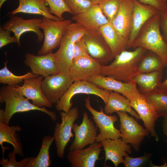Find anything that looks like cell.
Instances as JSON below:
<instances>
[{
	"label": "cell",
	"mask_w": 167,
	"mask_h": 167,
	"mask_svg": "<svg viewBox=\"0 0 167 167\" xmlns=\"http://www.w3.org/2000/svg\"><path fill=\"white\" fill-rule=\"evenodd\" d=\"M158 88L161 89H167V78L164 82H161Z\"/></svg>",
	"instance_id": "44"
},
{
	"label": "cell",
	"mask_w": 167,
	"mask_h": 167,
	"mask_svg": "<svg viewBox=\"0 0 167 167\" xmlns=\"http://www.w3.org/2000/svg\"><path fill=\"white\" fill-rule=\"evenodd\" d=\"M11 32L3 29L2 26L0 27V48L9 44L15 43L19 45V42L16 37L14 36H11L10 34Z\"/></svg>",
	"instance_id": "39"
},
{
	"label": "cell",
	"mask_w": 167,
	"mask_h": 167,
	"mask_svg": "<svg viewBox=\"0 0 167 167\" xmlns=\"http://www.w3.org/2000/svg\"><path fill=\"white\" fill-rule=\"evenodd\" d=\"M16 154L15 151L13 150L8 153V158L5 159L2 157L0 161L1 165L3 167H32L35 157H28L17 161L15 158Z\"/></svg>",
	"instance_id": "34"
},
{
	"label": "cell",
	"mask_w": 167,
	"mask_h": 167,
	"mask_svg": "<svg viewBox=\"0 0 167 167\" xmlns=\"http://www.w3.org/2000/svg\"><path fill=\"white\" fill-rule=\"evenodd\" d=\"M101 65L90 55L73 60L69 74L74 81L100 75Z\"/></svg>",
	"instance_id": "17"
},
{
	"label": "cell",
	"mask_w": 167,
	"mask_h": 167,
	"mask_svg": "<svg viewBox=\"0 0 167 167\" xmlns=\"http://www.w3.org/2000/svg\"><path fill=\"white\" fill-rule=\"evenodd\" d=\"M18 6L11 11L8 12L7 15L9 17L19 13L38 15L55 21L61 20L50 12L49 8L44 0H19Z\"/></svg>",
	"instance_id": "25"
},
{
	"label": "cell",
	"mask_w": 167,
	"mask_h": 167,
	"mask_svg": "<svg viewBox=\"0 0 167 167\" xmlns=\"http://www.w3.org/2000/svg\"><path fill=\"white\" fill-rule=\"evenodd\" d=\"M134 0H122L119 10L111 24L128 42L132 21Z\"/></svg>",
	"instance_id": "22"
},
{
	"label": "cell",
	"mask_w": 167,
	"mask_h": 167,
	"mask_svg": "<svg viewBox=\"0 0 167 167\" xmlns=\"http://www.w3.org/2000/svg\"><path fill=\"white\" fill-rule=\"evenodd\" d=\"M159 11L153 6L142 3L138 0H134L132 24L127 49L131 48L134 41L147 21Z\"/></svg>",
	"instance_id": "18"
},
{
	"label": "cell",
	"mask_w": 167,
	"mask_h": 167,
	"mask_svg": "<svg viewBox=\"0 0 167 167\" xmlns=\"http://www.w3.org/2000/svg\"><path fill=\"white\" fill-rule=\"evenodd\" d=\"M117 113L119 117V130L122 140L130 144L135 151H139L142 142L146 136L149 137V133L127 112L118 111Z\"/></svg>",
	"instance_id": "8"
},
{
	"label": "cell",
	"mask_w": 167,
	"mask_h": 167,
	"mask_svg": "<svg viewBox=\"0 0 167 167\" xmlns=\"http://www.w3.org/2000/svg\"><path fill=\"white\" fill-rule=\"evenodd\" d=\"M88 55L87 47L83 38L74 43L73 60Z\"/></svg>",
	"instance_id": "40"
},
{
	"label": "cell",
	"mask_w": 167,
	"mask_h": 167,
	"mask_svg": "<svg viewBox=\"0 0 167 167\" xmlns=\"http://www.w3.org/2000/svg\"><path fill=\"white\" fill-rule=\"evenodd\" d=\"M88 31L85 27L76 22L71 23L67 28L65 33L74 44L83 38Z\"/></svg>",
	"instance_id": "35"
},
{
	"label": "cell",
	"mask_w": 167,
	"mask_h": 167,
	"mask_svg": "<svg viewBox=\"0 0 167 167\" xmlns=\"http://www.w3.org/2000/svg\"><path fill=\"white\" fill-rule=\"evenodd\" d=\"M74 82L69 74L60 73L46 76L42 81V91L50 103L56 104Z\"/></svg>",
	"instance_id": "9"
},
{
	"label": "cell",
	"mask_w": 167,
	"mask_h": 167,
	"mask_svg": "<svg viewBox=\"0 0 167 167\" xmlns=\"http://www.w3.org/2000/svg\"><path fill=\"white\" fill-rule=\"evenodd\" d=\"M53 52L41 55H36L30 53L25 55L24 62L29 67L33 74L44 77L60 73L54 61Z\"/></svg>",
	"instance_id": "19"
},
{
	"label": "cell",
	"mask_w": 167,
	"mask_h": 167,
	"mask_svg": "<svg viewBox=\"0 0 167 167\" xmlns=\"http://www.w3.org/2000/svg\"><path fill=\"white\" fill-rule=\"evenodd\" d=\"M0 102L5 103V109H0V120L6 124L9 125L13 115L18 112L32 110H38L48 115L53 121L57 118L56 113L45 107H37L29 101V100L21 94L14 86H3L0 88Z\"/></svg>",
	"instance_id": "2"
},
{
	"label": "cell",
	"mask_w": 167,
	"mask_h": 167,
	"mask_svg": "<svg viewBox=\"0 0 167 167\" xmlns=\"http://www.w3.org/2000/svg\"><path fill=\"white\" fill-rule=\"evenodd\" d=\"M160 26L162 32V36L167 44V10L159 11Z\"/></svg>",
	"instance_id": "41"
},
{
	"label": "cell",
	"mask_w": 167,
	"mask_h": 167,
	"mask_svg": "<svg viewBox=\"0 0 167 167\" xmlns=\"http://www.w3.org/2000/svg\"><path fill=\"white\" fill-rule=\"evenodd\" d=\"M110 91L103 89L87 80L74 81L67 91L56 104L55 108L59 111L67 112L73 105L71 99L79 94H92L101 98L105 104L108 101Z\"/></svg>",
	"instance_id": "5"
},
{
	"label": "cell",
	"mask_w": 167,
	"mask_h": 167,
	"mask_svg": "<svg viewBox=\"0 0 167 167\" xmlns=\"http://www.w3.org/2000/svg\"><path fill=\"white\" fill-rule=\"evenodd\" d=\"M61 122H56L53 136L56 147V154L59 158H64L65 150L71 138L74 135L72 132L73 125L79 117V111L77 107L71 108L67 112H60Z\"/></svg>",
	"instance_id": "6"
},
{
	"label": "cell",
	"mask_w": 167,
	"mask_h": 167,
	"mask_svg": "<svg viewBox=\"0 0 167 167\" xmlns=\"http://www.w3.org/2000/svg\"><path fill=\"white\" fill-rule=\"evenodd\" d=\"M142 3L151 5L160 11L167 10V2L162 0H138Z\"/></svg>",
	"instance_id": "42"
},
{
	"label": "cell",
	"mask_w": 167,
	"mask_h": 167,
	"mask_svg": "<svg viewBox=\"0 0 167 167\" xmlns=\"http://www.w3.org/2000/svg\"><path fill=\"white\" fill-rule=\"evenodd\" d=\"M72 19L82 25L89 31L100 33V29L109 22L98 4L93 5L83 13L73 15Z\"/></svg>",
	"instance_id": "21"
},
{
	"label": "cell",
	"mask_w": 167,
	"mask_h": 167,
	"mask_svg": "<svg viewBox=\"0 0 167 167\" xmlns=\"http://www.w3.org/2000/svg\"><path fill=\"white\" fill-rule=\"evenodd\" d=\"M74 44L65 33L59 48L54 53L56 67L60 73L68 74L74 58Z\"/></svg>",
	"instance_id": "23"
},
{
	"label": "cell",
	"mask_w": 167,
	"mask_h": 167,
	"mask_svg": "<svg viewBox=\"0 0 167 167\" xmlns=\"http://www.w3.org/2000/svg\"><path fill=\"white\" fill-rule=\"evenodd\" d=\"M104 107V112L107 114L111 115L113 113L123 111L130 113L137 119H141L135 110L130 105V101L119 93L110 91L107 103Z\"/></svg>",
	"instance_id": "28"
},
{
	"label": "cell",
	"mask_w": 167,
	"mask_h": 167,
	"mask_svg": "<svg viewBox=\"0 0 167 167\" xmlns=\"http://www.w3.org/2000/svg\"><path fill=\"white\" fill-rule=\"evenodd\" d=\"M97 128L94 121L89 118L87 113L83 112L82 122L80 125L74 123L72 130L74 139L69 148V151L82 149L96 142Z\"/></svg>",
	"instance_id": "10"
},
{
	"label": "cell",
	"mask_w": 167,
	"mask_h": 167,
	"mask_svg": "<svg viewBox=\"0 0 167 167\" xmlns=\"http://www.w3.org/2000/svg\"><path fill=\"white\" fill-rule=\"evenodd\" d=\"M164 1L167 2V0H162Z\"/></svg>",
	"instance_id": "47"
},
{
	"label": "cell",
	"mask_w": 167,
	"mask_h": 167,
	"mask_svg": "<svg viewBox=\"0 0 167 167\" xmlns=\"http://www.w3.org/2000/svg\"><path fill=\"white\" fill-rule=\"evenodd\" d=\"M89 55L101 65H105L114 57L101 33L89 31L83 37Z\"/></svg>",
	"instance_id": "12"
},
{
	"label": "cell",
	"mask_w": 167,
	"mask_h": 167,
	"mask_svg": "<svg viewBox=\"0 0 167 167\" xmlns=\"http://www.w3.org/2000/svg\"><path fill=\"white\" fill-rule=\"evenodd\" d=\"M93 4H98L100 2L103 0H91Z\"/></svg>",
	"instance_id": "45"
},
{
	"label": "cell",
	"mask_w": 167,
	"mask_h": 167,
	"mask_svg": "<svg viewBox=\"0 0 167 167\" xmlns=\"http://www.w3.org/2000/svg\"><path fill=\"white\" fill-rule=\"evenodd\" d=\"M4 23L2 27L3 29L13 32L19 42V47L21 46L20 39L21 36L25 32H32L36 34L38 42L44 39V33L40 30V26L42 18L24 19L22 17L13 15Z\"/></svg>",
	"instance_id": "13"
},
{
	"label": "cell",
	"mask_w": 167,
	"mask_h": 167,
	"mask_svg": "<svg viewBox=\"0 0 167 167\" xmlns=\"http://www.w3.org/2000/svg\"><path fill=\"white\" fill-rule=\"evenodd\" d=\"M49 6L50 13L54 14L61 20H64L63 14L67 12L72 14V12L63 0H44Z\"/></svg>",
	"instance_id": "37"
},
{
	"label": "cell",
	"mask_w": 167,
	"mask_h": 167,
	"mask_svg": "<svg viewBox=\"0 0 167 167\" xmlns=\"http://www.w3.org/2000/svg\"><path fill=\"white\" fill-rule=\"evenodd\" d=\"M71 23L70 19L55 21L42 16L40 28L44 32V42L38 51V55L52 53L54 49L59 47L67 28Z\"/></svg>",
	"instance_id": "4"
},
{
	"label": "cell",
	"mask_w": 167,
	"mask_h": 167,
	"mask_svg": "<svg viewBox=\"0 0 167 167\" xmlns=\"http://www.w3.org/2000/svg\"><path fill=\"white\" fill-rule=\"evenodd\" d=\"M163 70L145 73H139L133 80L138 85L140 93L146 96L158 89L161 83Z\"/></svg>",
	"instance_id": "27"
},
{
	"label": "cell",
	"mask_w": 167,
	"mask_h": 167,
	"mask_svg": "<svg viewBox=\"0 0 167 167\" xmlns=\"http://www.w3.org/2000/svg\"><path fill=\"white\" fill-rule=\"evenodd\" d=\"M164 67L161 58L156 54L148 51L140 63L138 73L163 70Z\"/></svg>",
	"instance_id": "30"
},
{
	"label": "cell",
	"mask_w": 167,
	"mask_h": 167,
	"mask_svg": "<svg viewBox=\"0 0 167 167\" xmlns=\"http://www.w3.org/2000/svg\"><path fill=\"white\" fill-rule=\"evenodd\" d=\"M148 51L140 47L132 51L124 50L109 64L101 65L100 75L125 83L133 81L134 77L138 74L141 61Z\"/></svg>",
	"instance_id": "1"
},
{
	"label": "cell",
	"mask_w": 167,
	"mask_h": 167,
	"mask_svg": "<svg viewBox=\"0 0 167 167\" xmlns=\"http://www.w3.org/2000/svg\"><path fill=\"white\" fill-rule=\"evenodd\" d=\"M7 0H0V8H1L4 3Z\"/></svg>",
	"instance_id": "46"
},
{
	"label": "cell",
	"mask_w": 167,
	"mask_h": 167,
	"mask_svg": "<svg viewBox=\"0 0 167 167\" xmlns=\"http://www.w3.org/2000/svg\"><path fill=\"white\" fill-rule=\"evenodd\" d=\"M151 153H145L140 157H132L127 155L124 157L123 164L126 167H139L145 163L152 156Z\"/></svg>",
	"instance_id": "38"
},
{
	"label": "cell",
	"mask_w": 167,
	"mask_h": 167,
	"mask_svg": "<svg viewBox=\"0 0 167 167\" xmlns=\"http://www.w3.org/2000/svg\"><path fill=\"white\" fill-rule=\"evenodd\" d=\"M21 130V127L19 126H9L3 123L0 120V144L2 148V157H4L5 150L10 149L8 147L3 146V143L4 142L11 144L16 154L24 156L22 144L18 133Z\"/></svg>",
	"instance_id": "24"
},
{
	"label": "cell",
	"mask_w": 167,
	"mask_h": 167,
	"mask_svg": "<svg viewBox=\"0 0 167 167\" xmlns=\"http://www.w3.org/2000/svg\"><path fill=\"white\" fill-rule=\"evenodd\" d=\"M7 60L4 62V66L0 70V83L8 86L18 85L23 82L26 79L34 78L39 75L33 74L32 72H28L21 75H16L11 71L7 68Z\"/></svg>",
	"instance_id": "32"
},
{
	"label": "cell",
	"mask_w": 167,
	"mask_h": 167,
	"mask_svg": "<svg viewBox=\"0 0 167 167\" xmlns=\"http://www.w3.org/2000/svg\"><path fill=\"white\" fill-rule=\"evenodd\" d=\"M44 77H37L27 79L24 80L21 85H14L15 88L28 100H31L32 103L39 107L51 108L50 103L44 94L42 88V81Z\"/></svg>",
	"instance_id": "15"
},
{
	"label": "cell",
	"mask_w": 167,
	"mask_h": 167,
	"mask_svg": "<svg viewBox=\"0 0 167 167\" xmlns=\"http://www.w3.org/2000/svg\"><path fill=\"white\" fill-rule=\"evenodd\" d=\"M87 80L103 89L118 92L130 101L142 95L134 81L125 83L101 75L92 77Z\"/></svg>",
	"instance_id": "11"
},
{
	"label": "cell",
	"mask_w": 167,
	"mask_h": 167,
	"mask_svg": "<svg viewBox=\"0 0 167 167\" xmlns=\"http://www.w3.org/2000/svg\"><path fill=\"white\" fill-rule=\"evenodd\" d=\"M84 105L92 115L95 125L99 130L100 133L97 135L96 142H100L105 139H116L121 137L120 130L116 129L114 125V122L118 121L117 116L106 114L100 106V111L94 109L91 105L89 97L85 99Z\"/></svg>",
	"instance_id": "7"
},
{
	"label": "cell",
	"mask_w": 167,
	"mask_h": 167,
	"mask_svg": "<svg viewBox=\"0 0 167 167\" xmlns=\"http://www.w3.org/2000/svg\"><path fill=\"white\" fill-rule=\"evenodd\" d=\"M159 12L149 18L140 29L131 46L152 52L162 59L165 67L167 66V44L160 30Z\"/></svg>",
	"instance_id": "3"
},
{
	"label": "cell",
	"mask_w": 167,
	"mask_h": 167,
	"mask_svg": "<svg viewBox=\"0 0 167 167\" xmlns=\"http://www.w3.org/2000/svg\"><path fill=\"white\" fill-rule=\"evenodd\" d=\"M164 118L163 123V131L164 134L167 136V117Z\"/></svg>",
	"instance_id": "43"
},
{
	"label": "cell",
	"mask_w": 167,
	"mask_h": 167,
	"mask_svg": "<svg viewBox=\"0 0 167 167\" xmlns=\"http://www.w3.org/2000/svg\"><path fill=\"white\" fill-rule=\"evenodd\" d=\"M122 0H103L98 4L109 22L112 23L117 15Z\"/></svg>",
	"instance_id": "33"
},
{
	"label": "cell",
	"mask_w": 167,
	"mask_h": 167,
	"mask_svg": "<svg viewBox=\"0 0 167 167\" xmlns=\"http://www.w3.org/2000/svg\"><path fill=\"white\" fill-rule=\"evenodd\" d=\"M145 96L153 105L159 117H167V89L158 88Z\"/></svg>",
	"instance_id": "29"
},
{
	"label": "cell",
	"mask_w": 167,
	"mask_h": 167,
	"mask_svg": "<svg viewBox=\"0 0 167 167\" xmlns=\"http://www.w3.org/2000/svg\"><path fill=\"white\" fill-rule=\"evenodd\" d=\"M100 32L110 49L114 58L127 49L128 41L109 22L103 25Z\"/></svg>",
	"instance_id": "26"
},
{
	"label": "cell",
	"mask_w": 167,
	"mask_h": 167,
	"mask_svg": "<svg viewBox=\"0 0 167 167\" xmlns=\"http://www.w3.org/2000/svg\"><path fill=\"white\" fill-rule=\"evenodd\" d=\"M54 140L53 136H45L43 137L41 148L34 159L32 167H48L50 165L51 161L49 150L52 143Z\"/></svg>",
	"instance_id": "31"
},
{
	"label": "cell",
	"mask_w": 167,
	"mask_h": 167,
	"mask_svg": "<svg viewBox=\"0 0 167 167\" xmlns=\"http://www.w3.org/2000/svg\"><path fill=\"white\" fill-rule=\"evenodd\" d=\"M100 142H95L86 148L69 151L67 156L71 167H94L102 150Z\"/></svg>",
	"instance_id": "16"
},
{
	"label": "cell",
	"mask_w": 167,
	"mask_h": 167,
	"mask_svg": "<svg viewBox=\"0 0 167 167\" xmlns=\"http://www.w3.org/2000/svg\"><path fill=\"white\" fill-rule=\"evenodd\" d=\"M73 15L88 11L94 4L91 0H63Z\"/></svg>",
	"instance_id": "36"
},
{
	"label": "cell",
	"mask_w": 167,
	"mask_h": 167,
	"mask_svg": "<svg viewBox=\"0 0 167 167\" xmlns=\"http://www.w3.org/2000/svg\"><path fill=\"white\" fill-rule=\"evenodd\" d=\"M130 102L131 106L143 121L145 129L156 141H158L159 138L155 130V124L160 117L153 105L142 95L130 101Z\"/></svg>",
	"instance_id": "14"
},
{
	"label": "cell",
	"mask_w": 167,
	"mask_h": 167,
	"mask_svg": "<svg viewBox=\"0 0 167 167\" xmlns=\"http://www.w3.org/2000/svg\"><path fill=\"white\" fill-rule=\"evenodd\" d=\"M105 152V165L108 160L113 163L115 167H118L124 163L123 157L127 153H132L131 146L123 142L120 138L116 139H107L100 142Z\"/></svg>",
	"instance_id": "20"
}]
</instances>
